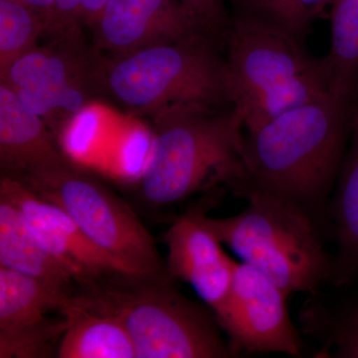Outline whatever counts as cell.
<instances>
[{"label": "cell", "instance_id": "cell-3", "mask_svg": "<svg viewBox=\"0 0 358 358\" xmlns=\"http://www.w3.org/2000/svg\"><path fill=\"white\" fill-rule=\"evenodd\" d=\"M169 271L120 272L77 287L71 296L85 307L121 320L136 358L235 357L215 315L183 296Z\"/></svg>", "mask_w": 358, "mask_h": 358}, {"label": "cell", "instance_id": "cell-8", "mask_svg": "<svg viewBox=\"0 0 358 358\" xmlns=\"http://www.w3.org/2000/svg\"><path fill=\"white\" fill-rule=\"evenodd\" d=\"M50 38L17 59L0 80L60 141L70 122L101 90V57L87 49L83 33Z\"/></svg>", "mask_w": 358, "mask_h": 358}, {"label": "cell", "instance_id": "cell-22", "mask_svg": "<svg viewBox=\"0 0 358 358\" xmlns=\"http://www.w3.org/2000/svg\"><path fill=\"white\" fill-rule=\"evenodd\" d=\"M109 0H55L46 36L80 34L91 26Z\"/></svg>", "mask_w": 358, "mask_h": 358}, {"label": "cell", "instance_id": "cell-23", "mask_svg": "<svg viewBox=\"0 0 358 358\" xmlns=\"http://www.w3.org/2000/svg\"><path fill=\"white\" fill-rule=\"evenodd\" d=\"M196 14L205 25L226 47L231 26V14L226 8V0H179Z\"/></svg>", "mask_w": 358, "mask_h": 358}, {"label": "cell", "instance_id": "cell-7", "mask_svg": "<svg viewBox=\"0 0 358 358\" xmlns=\"http://www.w3.org/2000/svg\"><path fill=\"white\" fill-rule=\"evenodd\" d=\"M17 182L66 212L87 239L124 272L167 271L154 238L133 209L74 159Z\"/></svg>", "mask_w": 358, "mask_h": 358}, {"label": "cell", "instance_id": "cell-18", "mask_svg": "<svg viewBox=\"0 0 358 358\" xmlns=\"http://www.w3.org/2000/svg\"><path fill=\"white\" fill-rule=\"evenodd\" d=\"M300 320L303 333L322 345L320 357L358 358V303L334 305L313 292Z\"/></svg>", "mask_w": 358, "mask_h": 358}, {"label": "cell", "instance_id": "cell-13", "mask_svg": "<svg viewBox=\"0 0 358 358\" xmlns=\"http://www.w3.org/2000/svg\"><path fill=\"white\" fill-rule=\"evenodd\" d=\"M0 195L22 212L40 242L69 268L76 287L88 286L103 277L124 272L87 239L66 212L17 181L0 178Z\"/></svg>", "mask_w": 358, "mask_h": 358}, {"label": "cell", "instance_id": "cell-16", "mask_svg": "<svg viewBox=\"0 0 358 358\" xmlns=\"http://www.w3.org/2000/svg\"><path fill=\"white\" fill-rule=\"evenodd\" d=\"M0 267L72 294L74 275L34 234L22 212L0 195Z\"/></svg>", "mask_w": 358, "mask_h": 358}, {"label": "cell", "instance_id": "cell-14", "mask_svg": "<svg viewBox=\"0 0 358 358\" xmlns=\"http://www.w3.org/2000/svg\"><path fill=\"white\" fill-rule=\"evenodd\" d=\"M60 141L15 94L0 83V171L1 178L21 181L70 159Z\"/></svg>", "mask_w": 358, "mask_h": 358}, {"label": "cell", "instance_id": "cell-5", "mask_svg": "<svg viewBox=\"0 0 358 358\" xmlns=\"http://www.w3.org/2000/svg\"><path fill=\"white\" fill-rule=\"evenodd\" d=\"M99 84L136 115L178 105L232 106L225 46L209 35L100 58Z\"/></svg>", "mask_w": 358, "mask_h": 358}, {"label": "cell", "instance_id": "cell-19", "mask_svg": "<svg viewBox=\"0 0 358 358\" xmlns=\"http://www.w3.org/2000/svg\"><path fill=\"white\" fill-rule=\"evenodd\" d=\"M324 56L331 94L358 99V0H333Z\"/></svg>", "mask_w": 358, "mask_h": 358}, {"label": "cell", "instance_id": "cell-10", "mask_svg": "<svg viewBox=\"0 0 358 358\" xmlns=\"http://www.w3.org/2000/svg\"><path fill=\"white\" fill-rule=\"evenodd\" d=\"M70 294L0 267V358L51 357L67 327Z\"/></svg>", "mask_w": 358, "mask_h": 358}, {"label": "cell", "instance_id": "cell-4", "mask_svg": "<svg viewBox=\"0 0 358 358\" xmlns=\"http://www.w3.org/2000/svg\"><path fill=\"white\" fill-rule=\"evenodd\" d=\"M225 57L231 103L245 133L331 94L324 58L315 57L306 41L262 21L231 14Z\"/></svg>", "mask_w": 358, "mask_h": 358}, {"label": "cell", "instance_id": "cell-17", "mask_svg": "<svg viewBox=\"0 0 358 358\" xmlns=\"http://www.w3.org/2000/svg\"><path fill=\"white\" fill-rule=\"evenodd\" d=\"M62 310L67 327L57 357L136 358L133 341L117 317L85 307L71 294Z\"/></svg>", "mask_w": 358, "mask_h": 358}, {"label": "cell", "instance_id": "cell-2", "mask_svg": "<svg viewBox=\"0 0 358 358\" xmlns=\"http://www.w3.org/2000/svg\"><path fill=\"white\" fill-rule=\"evenodd\" d=\"M152 147L140 189L145 203L171 206L243 178L244 124L232 106L178 105L152 117Z\"/></svg>", "mask_w": 358, "mask_h": 358}, {"label": "cell", "instance_id": "cell-1", "mask_svg": "<svg viewBox=\"0 0 358 358\" xmlns=\"http://www.w3.org/2000/svg\"><path fill=\"white\" fill-rule=\"evenodd\" d=\"M357 106L358 99L329 94L244 131L243 178L233 192L288 200L319 222L327 216Z\"/></svg>", "mask_w": 358, "mask_h": 358}, {"label": "cell", "instance_id": "cell-15", "mask_svg": "<svg viewBox=\"0 0 358 358\" xmlns=\"http://www.w3.org/2000/svg\"><path fill=\"white\" fill-rule=\"evenodd\" d=\"M327 216L336 244L329 282L352 284L358 279V106Z\"/></svg>", "mask_w": 358, "mask_h": 358}, {"label": "cell", "instance_id": "cell-24", "mask_svg": "<svg viewBox=\"0 0 358 358\" xmlns=\"http://www.w3.org/2000/svg\"><path fill=\"white\" fill-rule=\"evenodd\" d=\"M11 1L24 4V6L31 7L34 10L38 11L46 18L47 25H48L51 14L53 13L54 6H55V0H11Z\"/></svg>", "mask_w": 358, "mask_h": 358}, {"label": "cell", "instance_id": "cell-20", "mask_svg": "<svg viewBox=\"0 0 358 358\" xmlns=\"http://www.w3.org/2000/svg\"><path fill=\"white\" fill-rule=\"evenodd\" d=\"M333 0H230L231 14L262 21L306 41Z\"/></svg>", "mask_w": 358, "mask_h": 358}, {"label": "cell", "instance_id": "cell-11", "mask_svg": "<svg viewBox=\"0 0 358 358\" xmlns=\"http://www.w3.org/2000/svg\"><path fill=\"white\" fill-rule=\"evenodd\" d=\"M90 28L96 48L110 54L129 53L204 35L219 40L179 0H109Z\"/></svg>", "mask_w": 358, "mask_h": 358}, {"label": "cell", "instance_id": "cell-9", "mask_svg": "<svg viewBox=\"0 0 358 358\" xmlns=\"http://www.w3.org/2000/svg\"><path fill=\"white\" fill-rule=\"evenodd\" d=\"M288 296L262 273L235 263L229 294L214 313L235 355L279 352L300 357L303 343L287 308Z\"/></svg>", "mask_w": 358, "mask_h": 358}, {"label": "cell", "instance_id": "cell-12", "mask_svg": "<svg viewBox=\"0 0 358 358\" xmlns=\"http://www.w3.org/2000/svg\"><path fill=\"white\" fill-rule=\"evenodd\" d=\"M221 190L206 192L164 234L169 274L189 284L214 313L227 299L236 263L226 255L222 243L206 223L207 210Z\"/></svg>", "mask_w": 358, "mask_h": 358}, {"label": "cell", "instance_id": "cell-6", "mask_svg": "<svg viewBox=\"0 0 358 358\" xmlns=\"http://www.w3.org/2000/svg\"><path fill=\"white\" fill-rule=\"evenodd\" d=\"M245 199L248 205L237 215L206 217L221 243L288 296L296 292L313 293L329 282L331 258L307 212L288 200L262 193Z\"/></svg>", "mask_w": 358, "mask_h": 358}, {"label": "cell", "instance_id": "cell-21", "mask_svg": "<svg viewBox=\"0 0 358 358\" xmlns=\"http://www.w3.org/2000/svg\"><path fill=\"white\" fill-rule=\"evenodd\" d=\"M47 20L31 7L0 0V76L37 46L46 34Z\"/></svg>", "mask_w": 358, "mask_h": 358}]
</instances>
